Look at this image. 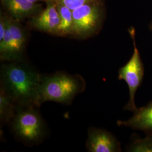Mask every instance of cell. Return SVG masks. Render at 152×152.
I'll return each mask as SVG.
<instances>
[{
	"label": "cell",
	"mask_w": 152,
	"mask_h": 152,
	"mask_svg": "<svg viewBox=\"0 0 152 152\" xmlns=\"http://www.w3.org/2000/svg\"><path fill=\"white\" fill-rule=\"evenodd\" d=\"M5 18L9 30L11 45L9 61H22L23 55L27 41L26 32L19 21L13 18Z\"/></svg>",
	"instance_id": "8"
},
{
	"label": "cell",
	"mask_w": 152,
	"mask_h": 152,
	"mask_svg": "<svg viewBox=\"0 0 152 152\" xmlns=\"http://www.w3.org/2000/svg\"><path fill=\"white\" fill-rule=\"evenodd\" d=\"M56 5L60 18L59 35L65 36L73 34V19L72 10L61 4L57 3Z\"/></svg>",
	"instance_id": "12"
},
{
	"label": "cell",
	"mask_w": 152,
	"mask_h": 152,
	"mask_svg": "<svg viewBox=\"0 0 152 152\" xmlns=\"http://www.w3.org/2000/svg\"><path fill=\"white\" fill-rule=\"evenodd\" d=\"M51 1H54L56 4L57 3L61 4L73 11L85 4L94 2L95 0H51Z\"/></svg>",
	"instance_id": "14"
},
{
	"label": "cell",
	"mask_w": 152,
	"mask_h": 152,
	"mask_svg": "<svg viewBox=\"0 0 152 152\" xmlns=\"http://www.w3.org/2000/svg\"><path fill=\"white\" fill-rule=\"evenodd\" d=\"M129 33L134 44V53L130 60L119 69L118 78L119 80L125 81L129 88V100L124 109L134 112L137 109L135 103V96L143 80L144 69L139 51L136 48L135 29L131 28Z\"/></svg>",
	"instance_id": "4"
},
{
	"label": "cell",
	"mask_w": 152,
	"mask_h": 152,
	"mask_svg": "<svg viewBox=\"0 0 152 152\" xmlns=\"http://www.w3.org/2000/svg\"><path fill=\"white\" fill-rule=\"evenodd\" d=\"M16 104L5 90L0 88V120L1 124L10 122L16 113Z\"/></svg>",
	"instance_id": "11"
},
{
	"label": "cell",
	"mask_w": 152,
	"mask_h": 152,
	"mask_svg": "<svg viewBox=\"0 0 152 152\" xmlns=\"http://www.w3.org/2000/svg\"><path fill=\"white\" fill-rule=\"evenodd\" d=\"M144 138H135L127 148V151L134 152H152V134Z\"/></svg>",
	"instance_id": "13"
},
{
	"label": "cell",
	"mask_w": 152,
	"mask_h": 152,
	"mask_svg": "<svg viewBox=\"0 0 152 152\" xmlns=\"http://www.w3.org/2000/svg\"><path fill=\"white\" fill-rule=\"evenodd\" d=\"M151 29H152V23L151 24Z\"/></svg>",
	"instance_id": "16"
},
{
	"label": "cell",
	"mask_w": 152,
	"mask_h": 152,
	"mask_svg": "<svg viewBox=\"0 0 152 152\" xmlns=\"http://www.w3.org/2000/svg\"><path fill=\"white\" fill-rule=\"evenodd\" d=\"M29 1H31V2H37V1H42V0H29Z\"/></svg>",
	"instance_id": "15"
},
{
	"label": "cell",
	"mask_w": 152,
	"mask_h": 152,
	"mask_svg": "<svg viewBox=\"0 0 152 152\" xmlns=\"http://www.w3.org/2000/svg\"><path fill=\"white\" fill-rule=\"evenodd\" d=\"M85 87L83 78L78 75L59 72L42 76L38 91V107L46 102L69 104Z\"/></svg>",
	"instance_id": "2"
},
{
	"label": "cell",
	"mask_w": 152,
	"mask_h": 152,
	"mask_svg": "<svg viewBox=\"0 0 152 152\" xmlns=\"http://www.w3.org/2000/svg\"><path fill=\"white\" fill-rule=\"evenodd\" d=\"M86 147L88 152H121L119 141L108 131L92 128L88 132Z\"/></svg>",
	"instance_id": "6"
},
{
	"label": "cell",
	"mask_w": 152,
	"mask_h": 152,
	"mask_svg": "<svg viewBox=\"0 0 152 152\" xmlns=\"http://www.w3.org/2000/svg\"><path fill=\"white\" fill-rule=\"evenodd\" d=\"M73 34L87 37L98 30L100 15L98 6L90 2L72 11Z\"/></svg>",
	"instance_id": "5"
},
{
	"label": "cell",
	"mask_w": 152,
	"mask_h": 152,
	"mask_svg": "<svg viewBox=\"0 0 152 152\" xmlns=\"http://www.w3.org/2000/svg\"><path fill=\"white\" fill-rule=\"evenodd\" d=\"M119 126L130 127L134 130L144 131L146 132L152 131V102L146 106L136 109L134 115L129 120L119 121Z\"/></svg>",
	"instance_id": "10"
},
{
	"label": "cell",
	"mask_w": 152,
	"mask_h": 152,
	"mask_svg": "<svg viewBox=\"0 0 152 152\" xmlns=\"http://www.w3.org/2000/svg\"><path fill=\"white\" fill-rule=\"evenodd\" d=\"M60 23V16L56 4L48 0L46 7L33 17L31 26L40 31L59 35Z\"/></svg>",
	"instance_id": "7"
},
{
	"label": "cell",
	"mask_w": 152,
	"mask_h": 152,
	"mask_svg": "<svg viewBox=\"0 0 152 152\" xmlns=\"http://www.w3.org/2000/svg\"><path fill=\"white\" fill-rule=\"evenodd\" d=\"M2 3L12 18L19 22L42 11L41 5L29 0H2Z\"/></svg>",
	"instance_id": "9"
},
{
	"label": "cell",
	"mask_w": 152,
	"mask_h": 152,
	"mask_svg": "<svg viewBox=\"0 0 152 152\" xmlns=\"http://www.w3.org/2000/svg\"><path fill=\"white\" fill-rule=\"evenodd\" d=\"M36 106L17 107L11 127L20 140L31 144L41 141L45 134L44 120Z\"/></svg>",
	"instance_id": "3"
},
{
	"label": "cell",
	"mask_w": 152,
	"mask_h": 152,
	"mask_svg": "<svg viewBox=\"0 0 152 152\" xmlns=\"http://www.w3.org/2000/svg\"><path fill=\"white\" fill-rule=\"evenodd\" d=\"M1 87L13 99L16 107H38L42 76L22 61H8L1 66Z\"/></svg>",
	"instance_id": "1"
}]
</instances>
